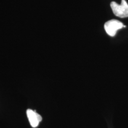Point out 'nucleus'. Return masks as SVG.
I'll list each match as a JSON object with an SVG mask.
<instances>
[{"label":"nucleus","instance_id":"obj_2","mask_svg":"<svg viewBox=\"0 0 128 128\" xmlns=\"http://www.w3.org/2000/svg\"><path fill=\"white\" fill-rule=\"evenodd\" d=\"M125 26L123 24L122 22L116 20H112L108 21L105 23L104 29L109 36L113 37L116 34L118 30L121 29L123 28H125Z\"/></svg>","mask_w":128,"mask_h":128},{"label":"nucleus","instance_id":"obj_3","mask_svg":"<svg viewBox=\"0 0 128 128\" xmlns=\"http://www.w3.org/2000/svg\"><path fill=\"white\" fill-rule=\"evenodd\" d=\"M28 120L33 128H36L39 125V122L42 120V118L40 115L37 113L36 111L31 109H28L26 112Z\"/></svg>","mask_w":128,"mask_h":128},{"label":"nucleus","instance_id":"obj_1","mask_svg":"<svg viewBox=\"0 0 128 128\" xmlns=\"http://www.w3.org/2000/svg\"><path fill=\"white\" fill-rule=\"evenodd\" d=\"M112 10L114 15L120 18H126L128 17V4L125 0H122L120 4L116 2H112L110 4Z\"/></svg>","mask_w":128,"mask_h":128}]
</instances>
